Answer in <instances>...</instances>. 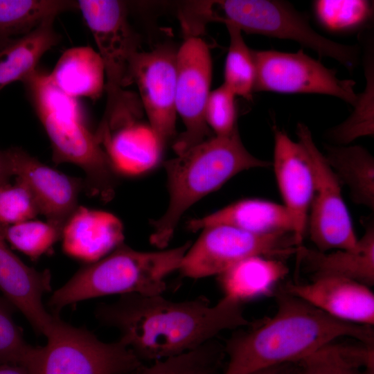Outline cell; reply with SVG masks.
I'll list each match as a JSON object with an SVG mask.
<instances>
[{
  "label": "cell",
  "mask_w": 374,
  "mask_h": 374,
  "mask_svg": "<svg viewBox=\"0 0 374 374\" xmlns=\"http://www.w3.org/2000/svg\"><path fill=\"white\" fill-rule=\"evenodd\" d=\"M242 304L225 296L211 305L204 296L172 301L162 294H128L98 305L95 314L118 331V339L143 363L182 354L222 331L249 326Z\"/></svg>",
  "instance_id": "obj_1"
},
{
  "label": "cell",
  "mask_w": 374,
  "mask_h": 374,
  "mask_svg": "<svg viewBox=\"0 0 374 374\" xmlns=\"http://www.w3.org/2000/svg\"><path fill=\"white\" fill-rule=\"evenodd\" d=\"M272 317L234 334L226 343L222 374H253L273 366L297 364L340 337L373 344V327L334 319L283 290Z\"/></svg>",
  "instance_id": "obj_2"
},
{
  "label": "cell",
  "mask_w": 374,
  "mask_h": 374,
  "mask_svg": "<svg viewBox=\"0 0 374 374\" xmlns=\"http://www.w3.org/2000/svg\"><path fill=\"white\" fill-rule=\"evenodd\" d=\"M270 165L247 150L238 127L228 135L207 139L167 161L169 202L164 214L152 222L150 243L166 247L180 218L195 202L240 172Z\"/></svg>",
  "instance_id": "obj_3"
},
{
  "label": "cell",
  "mask_w": 374,
  "mask_h": 374,
  "mask_svg": "<svg viewBox=\"0 0 374 374\" xmlns=\"http://www.w3.org/2000/svg\"><path fill=\"white\" fill-rule=\"evenodd\" d=\"M50 140L53 160L84 170V188L108 199L114 191L116 170L103 147L84 123L75 98L62 91L48 73L37 69L22 82Z\"/></svg>",
  "instance_id": "obj_4"
},
{
  "label": "cell",
  "mask_w": 374,
  "mask_h": 374,
  "mask_svg": "<svg viewBox=\"0 0 374 374\" xmlns=\"http://www.w3.org/2000/svg\"><path fill=\"white\" fill-rule=\"evenodd\" d=\"M78 9L93 35L105 71L107 102L95 133L100 138L136 123L142 105L125 88L133 83L132 69L140 38L127 18L126 3L116 0H79Z\"/></svg>",
  "instance_id": "obj_5"
},
{
  "label": "cell",
  "mask_w": 374,
  "mask_h": 374,
  "mask_svg": "<svg viewBox=\"0 0 374 374\" xmlns=\"http://www.w3.org/2000/svg\"><path fill=\"white\" fill-rule=\"evenodd\" d=\"M191 243L158 251H141L124 243L103 258L80 269L53 292L48 305L53 314L79 301L100 296L162 294L166 278L179 270Z\"/></svg>",
  "instance_id": "obj_6"
},
{
  "label": "cell",
  "mask_w": 374,
  "mask_h": 374,
  "mask_svg": "<svg viewBox=\"0 0 374 374\" xmlns=\"http://www.w3.org/2000/svg\"><path fill=\"white\" fill-rule=\"evenodd\" d=\"M193 25L203 31L212 21L231 24L242 32L289 39L335 59L349 69L358 61L354 46L332 41L317 33L289 3L273 0L195 1L190 9Z\"/></svg>",
  "instance_id": "obj_7"
},
{
  "label": "cell",
  "mask_w": 374,
  "mask_h": 374,
  "mask_svg": "<svg viewBox=\"0 0 374 374\" xmlns=\"http://www.w3.org/2000/svg\"><path fill=\"white\" fill-rule=\"evenodd\" d=\"M45 337L46 344L33 346L21 364L31 374H127L143 365L119 339L103 341L59 317Z\"/></svg>",
  "instance_id": "obj_8"
},
{
  "label": "cell",
  "mask_w": 374,
  "mask_h": 374,
  "mask_svg": "<svg viewBox=\"0 0 374 374\" xmlns=\"http://www.w3.org/2000/svg\"><path fill=\"white\" fill-rule=\"evenodd\" d=\"M292 233L259 235L228 225L202 229L184 254L179 270L185 276L201 278L219 275L249 257L280 258L296 254Z\"/></svg>",
  "instance_id": "obj_9"
},
{
  "label": "cell",
  "mask_w": 374,
  "mask_h": 374,
  "mask_svg": "<svg viewBox=\"0 0 374 374\" xmlns=\"http://www.w3.org/2000/svg\"><path fill=\"white\" fill-rule=\"evenodd\" d=\"M256 78L253 91L319 93L334 96L355 106V82L340 79L336 72L299 50L286 53L253 51Z\"/></svg>",
  "instance_id": "obj_10"
},
{
  "label": "cell",
  "mask_w": 374,
  "mask_h": 374,
  "mask_svg": "<svg viewBox=\"0 0 374 374\" xmlns=\"http://www.w3.org/2000/svg\"><path fill=\"white\" fill-rule=\"evenodd\" d=\"M296 134L308 152L314 175V191L308 226L315 249L327 252L353 249L358 239L341 194V182L315 145L309 128L299 123Z\"/></svg>",
  "instance_id": "obj_11"
},
{
  "label": "cell",
  "mask_w": 374,
  "mask_h": 374,
  "mask_svg": "<svg viewBox=\"0 0 374 374\" xmlns=\"http://www.w3.org/2000/svg\"><path fill=\"white\" fill-rule=\"evenodd\" d=\"M175 107L185 130L173 145L179 154L207 139L205 107L210 94L212 61L208 45L199 37H186L177 51Z\"/></svg>",
  "instance_id": "obj_12"
},
{
  "label": "cell",
  "mask_w": 374,
  "mask_h": 374,
  "mask_svg": "<svg viewBox=\"0 0 374 374\" xmlns=\"http://www.w3.org/2000/svg\"><path fill=\"white\" fill-rule=\"evenodd\" d=\"M177 51L166 44L140 51L132 69L133 82L137 84L149 127L161 150L176 130Z\"/></svg>",
  "instance_id": "obj_13"
},
{
  "label": "cell",
  "mask_w": 374,
  "mask_h": 374,
  "mask_svg": "<svg viewBox=\"0 0 374 374\" xmlns=\"http://www.w3.org/2000/svg\"><path fill=\"white\" fill-rule=\"evenodd\" d=\"M4 151L12 176L30 189L40 214L62 230L78 206V196L84 188V181L51 168L21 148L11 147Z\"/></svg>",
  "instance_id": "obj_14"
},
{
  "label": "cell",
  "mask_w": 374,
  "mask_h": 374,
  "mask_svg": "<svg viewBox=\"0 0 374 374\" xmlns=\"http://www.w3.org/2000/svg\"><path fill=\"white\" fill-rule=\"evenodd\" d=\"M274 167L283 206L293 222L297 248L303 245L314 191L312 165L303 145L283 130H274Z\"/></svg>",
  "instance_id": "obj_15"
},
{
  "label": "cell",
  "mask_w": 374,
  "mask_h": 374,
  "mask_svg": "<svg viewBox=\"0 0 374 374\" xmlns=\"http://www.w3.org/2000/svg\"><path fill=\"white\" fill-rule=\"evenodd\" d=\"M49 270H37L25 264L8 247L0 233V292L19 310L38 335L46 337L57 314L50 312L43 296L51 291Z\"/></svg>",
  "instance_id": "obj_16"
},
{
  "label": "cell",
  "mask_w": 374,
  "mask_h": 374,
  "mask_svg": "<svg viewBox=\"0 0 374 374\" xmlns=\"http://www.w3.org/2000/svg\"><path fill=\"white\" fill-rule=\"evenodd\" d=\"M282 290L337 320L374 325L373 292L369 286L359 282L325 276L306 283H287Z\"/></svg>",
  "instance_id": "obj_17"
},
{
  "label": "cell",
  "mask_w": 374,
  "mask_h": 374,
  "mask_svg": "<svg viewBox=\"0 0 374 374\" xmlns=\"http://www.w3.org/2000/svg\"><path fill=\"white\" fill-rule=\"evenodd\" d=\"M61 238L66 254L91 263L123 243V226L112 213L78 206L65 223Z\"/></svg>",
  "instance_id": "obj_18"
},
{
  "label": "cell",
  "mask_w": 374,
  "mask_h": 374,
  "mask_svg": "<svg viewBox=\"0 0 374 374\" xmlns=\"http://www.w3.org/2000/svg\"><path fill=\"white\" fill-rule=\"evenodd\" d=\"M220 224L259 235L294 234L292 217L283 204L257 198L242 199L202 217L191 220L188 228L196 231Z\"/></svg>",
  "instance_id": "obj_19"
},
{
  "label": "cell",
  "mask_w": 374,
  "mask_h": 374,
  "mask_svg": "<svg viewBox=\"0 0 374 374\" xmlns=\"http://www.w3.org/2000/svg\"><path fill=\"white\" fill-rule=\"evenodd\" d=\"M312 278L333 276L353 280L369 287L374 283V227L369 224L356 246L350 249L322 252L303 245L296 253Z\"/></svg>",
  "instance_id": "obj_20"
},
{
  "label": "cell",
  "mask_w": 374,
  "mask_h": 374,
  "mask_svg": "<svg viewBox=\"0 0 374 374\" xmlns=\"http://www.w3.org/2000/svg\"><path fill=\"white\" fill-rule=\"evenodd\" d=\"M288 271L280 259L255 256L219 274L218 281L224 296L242 303L272 293Z\"/></svg>",
  "instance_id": "obj_21"
},
{
  "label": "cell",
  "mask_w": 374,
  "mask_h": 374,
  "mask_svg": "<svg viewBox=\"0 0 374 374\" xmlns=\"http://www.w3.org/2000/svg\"><path fill=\"white\" fill-rule=\"evenodd\" d=\"M48 77L62 91L73 98H98L105 91L102 59L89 46L73 47L60 57Z\"/></svg>",
  "instance_id": "obj_22"
},
{
  "label": "cell",
  "mask_w": 374,
  "mask_h": 374,
  "mask_svg": "<svg viewBox=\"0 0 374 374\" xmlns=\"http://www.w3.org/2000/svg\"><path fill=\"white\" fill-rule=\"evenodd\" d=\"M54 19L0 46V91L13 82L26 80L37 69L43 55L60 42Z\"/></svg>",
  "instance_id": "obj_23"
},
{
  "label": "cell",
  "mask_w": 374,
  "mask_h": 374,
  "mask_svg": "<svg viewBox=\"0 0 374 374\" xmlns=\"http://www.w3.org/2000/svg\"><path fill=\"white\" fill-rule=\"evenodd\" d=\"M116 170L123 173L135 175L152 168L161 152L150 129L136 123L123 127L103 141Z\"/></svg>",
  "instance_id": "obj_24"
},
{
  "label": "cell",
  "mask_w": 374,
  "mask_h": 374,
  "mask_svg": "<svg viewBox=\"0 0 374 374\" xmlns=\"http://www.w3.org/2000/svg\"><path fill=\"white\" fill-rule=\"evenodd\" d=\"M324 157L356 204L374 208V159L360 145H326Z\"/></svg>",
  "instance_id": "obj_25"
},
{
  "label": "cell",
  "mask_w": 374,
  "mask_h": 374,
  "mask_svg": "<svg viewBox=\"0 0 374 374\" xmlns=\"http://www.w3.org/2000/svg\"><path fill=\"white\" fill-rule=\"evenodd\" d=\"M297 364L299 374H374L373 344L333 341Z\"/></svg>",
  "instance_id": "obj_26"
},
{
  "label": "cell",
  "mask_w": 374,
  "mask_h": 374,
  "mask_svg": "<svg viewBox=\"0 0 374 374\" xmlns=\"http://www.w3.org/2000/svg\"><path fill=\"white\" fill-rule=\"evenodd\" d=\"M74 9H78L77 1L0 0V46Z\"/></svg>",
  "instance_id": "obj_27"
},
{
  "label": "cell",
  "mask_w": 374,
  "mask_h": 374,
  "mask_svg": "<svg viewBox=\"0 0 374 374\" xmlns=\"http://www.w3.org/2000/svg\"><path fill=\"white\" fill-rule=\"evenodd\" d=\"M226 355L215 339L182 354L143 365L140 374H222Z\"/></svg>",
  "instance_id": "obj_28"
},
{
  "label": "cell",
  "mask_w": 374,
  "mask_h": 374,
  "mask_svg": "<svg viewBox=\"0 0 374 374\" xmlns=\"http://www.w3.org/2000/svg\"><path fill=\"white\" fill-rule=\"evenodd\" d=\"M229 35V46L224 65V84L235 96L250 99L253 91L256 69L251 50L242 31L225 24Z\"/></svg>",
  "instance_id": "obj_29"
},
{
  "label": "cell",
  "mask_w": 374,
  "mask_h": 374,
  "mask_svg": "<svg viewBox=\"0 0 374 374\" xmlns=\"http://www.w3.org/2000/svg\"><path fill=\"white\" fill-rule=\"evenodd\" d=\"M62 231L47 221L30 220L12 225H0V233L6 242L35 260L53 248L61 238Z\"/></svg>",
  "instance_id": "obj_30"
},
{
  "label": "cell",
  "mask_w": 374,
  "mask_h": 374,
  "mask_svg": "<svg viewBox=\"0 0 374 374\" xmlns=\"http://www.w3.org/2000/svg\"><path fill=\"white\" fill-rule=\"evenodd\" d=\"M373 63L366 62V87L358 96L353 114L341 124L328 132V136L338 144H348L359 137L371 136L373 123Z\"/></svg>",
  "instance_id": "obj_31"
},
{
  "label": "cell",
  "mask_w": 374,
  "mask_h": 374,
  "mask_svg": "<svg viewBox=\"0 0 374 374\" xmlns=\"http://www.w3.org/2000/svg\"><path fill=\"white\" fill-rule=\"evenodd\" d=\"M315 14L321 24L332 31H344L362 25L371 15L366 1H317Z\"/></svg>",
  "instance_id": "obj_32"
},
{
  "label": "cell",
  "mask_w": 374,
  "mask_h": 374,
  "mask_svg": "<svg viewBox=\"0 0 374 374\" xmlns=\"http://www.w3.org/2000/svg\"><path fill=\"white\" fill-rule=\"evenodd\" d=\"M0 186V225H12L34 219L40 213L27 186L17 179Z\"/></svg>",
  "instance_id": "obj_33"
},
{
  "label": "cell",
  "mask_w": 374,
  "mask_h": 374,
  "mask_svg": "<svg viewBox=\"0 0 374 374\" xmlns=\"http://www.w3.org/2000/svg\"><path fill=\"white\" fill-rule=\"evenodd\" d=\"M13 308L5 298L0 297V364H23L33 348L15 323Z\"/></svg>",
  "instance_id": "obj_34"
},
{
  "label": "cell",
  "mask_w": 374,
  "mask_h": 374,
  "mask_svg": "<svg viewBox=\"0 0 374 374\" xmlns=\"http://www.w3.org/2000/svg\"><path fill=\"white\" fill-rule=\"evenodd\" d=\"M235 96L224 84L210 92L205 107V120L215 136L228 135L238 127Z\"/></svg>",
  "instance_id": "obj_35"
},
{
  "label": "cell",
  "mask_w": 374,
  "mask_h": 374,
  "mask_svg": "<svg viewBox=\"0 0 374 374\" xmlns=\"http://www.w3.org/2000/svg\"><path fill=\"white\" fill-rule=\"evenodd\" d=\"M12 176L5 151L0 149V186L9 182Z\"/></svg>",
  "instance_id": "obj_36"
},
{
  "label": "cell",
  "mask_w": 374,
  "mask_h": 374,
  "mask_svg": "<svg viewBox=\"0 0 374 374\" xmlns=\"http://www.w3.org/2000/svg\"><path fill=\"white\" fill-rule=\"evenodd\" d=\"M294 364H287L276 366L256 372L253 374H294L298 370L294 366Z\"/></svg>",
  "instance_id": "obj_37"
},
{
  "label": "cell",
  "mask_w": 374,
  "mask_h": 374,
  "mask_svg": "<svg viewBox=\"0 0 374 374\" xmlns=\"http://www.w3.org/2000/svg\"><path fill=\"white\" fill-rule=\"evenodd\" d=\"M0 374H31L23 365L19 364H0Z\"/></svg>",
  "instance_id": "obj_38"
},
{
  "label": "cell",
  "mask_w": 374,
  "mask_h": 374,
  "mask_svg": "<svg viewBox=\"0 0 374 374\" xmlns=\"http://www.w3.org/2000/svg\"><path fill=\"white\" fill-rule=\"evenodd\" d=\"M142 366H143V365H142ZM141 367H140V368H141ZM140 368H138L136 371H134V372H132V373H127V374H140V371H139Z\"/></svg>",
  "instance_id": "obj_39"
},
{
  "label": "cell",
  "mask_w": 374,
  "mask_h": 374,
  "mask_svg": "<svg viewBox=\"0 0 374 374\" xmlns=\"http://www.w3.org/2000/svg\"><path fill=\"white\" fill-rule=\"evenodd\" d=\"M294 374H299V368H298L297 371Z\"/></svg>",
  "instance_id": "obj_40"
}]
</instances>
